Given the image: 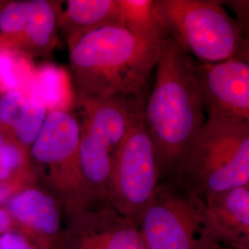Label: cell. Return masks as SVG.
Masks as SVG:
<instances>
[{
	"label": "cell",
	"mask_w": 249,
	"mask_h": 249,
	"mask_svg": "<svg viewBox=\"0 0 249 249\" xmlns=\"http://www.w3.org/2000/svg\"><path fill=\"white\" fill-rule=\"evenodd\" d=\"M48 112L42 101L19 89H7L0 98V125L27 150L40 133Z\"/></svg>",
	"instance_id": "4fadbf2b"
},
{
	"label": "cell",
	"mask_w": 249,
	"mask_h": 249,
	"mask_svg": "<svg viewBox=\"0 0 249 249\" xmlns=\"http://www.w3.org/2000/svg\"><path fill=\"white\" fill-rule=\"evenodd\" d=\"M124 29L149 45H160L167 37L155 9V0H118Z\"/></svg>",
	"instance_id": "e0dca14e"
},
{
	"label": "cell",
	"mask_w": 249,
	"mask_h": 249,
	"mask_svg": "<svg viewBox=\"0 0 249 249\" xmlns=\"http://www.w3.org/2000/svg\"><path fill=\"white\" fill-rule=\"evenodd\" d=\"M68 45L79 105L146 95L160 50L122 26L99 29Z\"/></svg>",
	"instance_id": "7a4b0ae2"
},
{
	"label": "cell",
	"mask_w": 249,
	"mask_h": 249,
	"mask_svg": "<svg viewBox=\"0 0 249 249\" xmlns=\"http://www.w3.org/2000/svg\"><path fill=\"white\" fill-rule=\"evenodd\" d=\"M155 148L144 113L130 125L113 160L107 203L135 223L160 185Z\"/></svg>",
	"instance_id": "52a82bcc"
},
{
	"label": "cell",
	"mask_w": 249,
	"mask_h": 249,
	"mask_svg": "<svg viewBox=\"0 0 249 249\" xmlns=\"http://www.w3.org/2000/svg\"><path fill=\"white\" fill-rule=\"evenodd\" d=\"M61 2L30 0V13L18 51L29 56L50 57L57 42Z\"/></svg>",
	"instance_id": "9a60e30c"
},
{
	"label": "cell",
	"mask_w": 249,
	"mask_h": 249,
	"mask_svg": "<svg viewBox=\"0 0 249 249\" xmlns=\"http://www.w3.org/2000/svg\"><path fill=\"white\" fill-rule=\"evenodd\" d=\"M146 95L116 97L79 105L83 111L80 124V167L97 203H107L113 160L134 120L144 113Z\"/></svg>",
	"instance_id": "8992f818"
},
{
	"label": "cell",
	"mask_w": 249,
	"mask_h": 249,
	"mask_svg": "<svg viewBox=\"0 0 249 249\" xmlns=\"http://www.w3.org/2000/svg\"><path fill=\"white\" fill-rule=\"evenodd\" d=\"M196 85L208 117L249 122V58L217 63L193 61Z\"/></svg>",
	"instance_id": "9c48e42d"
},
{
	"label": "cell",
	"mask_w": 249,
	"mask_h": 249,
	"mask_svg": "<svg viewBox=\"0 0 249 249\" xmlns=\"http://www.w3.org/2000/svg\"><path fill=\"white\" fill-rule=\"evenodd\" d=\"M155 9L167 36L197 62L249 58L246 32L222 1L155 0Z\"/></svg>",
	"instance_id": "277c9868"
},
{
	"label": "cell",
	"mask_w": 249,
	"mask_h": 249,
	"mask_svg": "<svg viewBox=\"0 0 249 249\" xmlns=\"http://www.w3.org/2000/svg\"><path fill=\"white\" fill-rule=\"evenodd\" d=\"M13 195L12 191L3 185H0V206H3L9 199V196Z\"/></svg>",
	"instance_id": "cb8c5ba5"
},
{
	"label": "cell",
	"mask_w": 249,
	"mask_h": 249,
	"mask_svg": "<svg viewBox=\"0 0 249 249\" xmlns=\"http://www.w3.org/2000/svg\"><path fill=\"white\" fill-rule=\"evenodd\" d=\"M15 228L37 249H62L65 225L62 205L40 185L24 187L3 205Z\"/></svg>",
	"instance_id": "8fae6325"
},
{
	"label": "cell",
	"mask_w": 249,
	"mask_h": 249,
	"mask_svg": "<svg viewBox=\"0 0 249 249\" xmlns=\"http://www.w3.org/2000/svg\"><path fill=\"white\" fill-rule=\"evenodd\" d=\"M0 249H37L26 236L13 228L0 235Z\"/></svg>",
	"instance_id": "ffe728a7"
},
{
	"label": "cell",
	"mask_w": 249,
	"mask_h": 249,
	"mask_svg": "<svg viewBox=\"0 0 249 249\" xmlns=\"http://www.w3.org/2000/svg\"><path fill=\"white\" fill-rule=\"evenodd\" d=\"M109 26H122L118 0H69L59 18L67 43Z\"/></svg>",
	"instance_id": "5bb4252c"
},
{
	"label": "cell",
	"mask_w": 249,
	"mask_h": 249,
	"mask_svg": "<svg viewBox=\"0 0 249 249\" xmlns=\"http://www.w3.org/2000/svg\"><path fill=\"white\" fill-rule=\"evenodd\" d=\"M232 10L237 15V22L246 32V26L249 28V1H230Z\"/></svg>",
	"instance_id": "44dd1931"
},
{
	"label": "cell",
	"mask_w": 249,
	"mask_h": 249,
	"mask_svg": "<svg viewBox=\"0 0 249 249\" xmlns=\"http://www.w3.org/2000/svg\"><path fill=\"white\" fill-rule=\"evenodd\" d=\"M193 61L171 37H165L155 67V83L144 108L160 178H169L168 184L177 187L188 151L206 121Z\"/></svg>",
	"instance_id": "6da1fadb"
},
{
	"label": "cell",
	"mask_w": 249,
	"mask_h": 249,
	"mask_svg": "<svg viewBox=\"0 0 249 249\" xmlns=\"http://www.w3.org/2000/svg\"><path fill=\"white\" fill-rule=\"evenodd\" d=\"M66 218L62 249H144L137 223L108 203Z\"/></svg>",
	"instance_id": "30bf717a"
},
{
	"label": "cell",
	"mask_w": 249,
	"mask_h": 249,
	"mask_svg": "<svg viewBox=\"0 0 249 249\" xmlns=\"http://www.w3.org/2000/svg\"><path fill=\"white\" fill-rule=\"evenodd\" d=\"M13 228L15 225L10 215L3 206H0V235Z\"/></svg>",
	"instance_id": "603a6c76"
},
{
	"label": "cell",
	"mask_w": 249,
	"mask_h": 249,
	"mask_svg": "<svg viewBox=\"0 0 249 249\" xmlns=\"http://www.w3.org/2000/svg\"><path fill=\"white\" fill-rule=\"evenodd\" d=\"M4 91H5V89H4V86H3V83H2V81H1V80H0V98H1L2 94L4 93Z\"/></svg>",
	"instance_id": "d4e9b609"
},
{
	"label": "cell",
	"mask_w": 249,
	"mask_h": 249,
	"mask_svg": "<svg viewBox=\"0 0 249 249\" xmlns=\"http://www.w3.org/2000/svg\"><path fill=\"white\" fill-rule=\"evenodd\" d=\"M30 13V0L6 1L0 10V50L18 51Z\"/></svg>",
	"instance_id": "ac0fdd59"
},
{
	"label": "cell",
	"mask_w": 249,
	"mask_h": 249,
	"mask_svg": "<svg viewBox=\"0 0 249 249\" xmlns=\"http://www.w3.org/2000/svg\"><path fill=\"white\" fill-rule=\"evenodd\" d=\"M0 185L16 193L24 187L39 185L30 160L29 150L0 125Z\"/></svg>",
	"instance_id": "2e32d148"
},
{
	"label": "cell",
	"mask_w": 249,
	"mask_h": 249,
	"mask_svg": "<svg viewBox=\"0 0 249 249\" xmlns=\"http://www.w3.org/2000/svg\"><path fill=\"white\" fill-rule=\"evenodd\" d=\"M37 92L34 96L43 102L48 111L67 110L70 101L67 78L54 67H44L36 74Z\"/></svg>",
	"instance_id": "d6986e66"
},
{
	"label": "cell",
	"mask_w": 249,
	"mask_h": 249,
	"mask_svg": "<svg viewBox=\"0 0 249 249\" xmlns=\"http://www.w3.org/2000/svg\"><path fill=\"white\" fill-rule=\"evenodd\" d=\"M249 186V122L208 117L185 160L180 187L204 198Z\"/></svg>",
	"instance_id": "3957f363"
},
{
	"label": "cell",
	"mask_w": 249,
	"mask_h": 249,
	"mask_svg": "<svg viewBox=\"0 0 249 249\" xmlns=\"http://www.w3.org/2000/svg\"><path fill=\"white\" fill-rule=\"evenodd\" d=\"M80 134L69 110H51L29 150L38 184L59 200L65 216L98 206L80 167Z\"/></svg>",
	"instance_id": "5b68a950"
},
{
	"label": "cell",
	"mask_w": 249,
	"mask_h": 249,
	"mask_svg": "<svg viewBox=\"0 0 249 249\" xmlns=\"http://www.w3.org/2000/svg\"><path fill=\"white\" fill-rule=\"evenodd\" d=\"M136 223L144 249H196L208 229L203 200L170 184L159 185Z\"/></svg>",
	"instance_id": "ba28073f"
},
{
	"label": "cell",
	"mask_w": 249,
	"mask_h": 249,
	"mask_svg": "<svg viewBox=\"0 0 249 249\" xmlns=\"http://www.w3.org/2000/svg\"><path fill=\"white\" fill-rule=\"evenodd\" d=\"M5 2H6V1H2V0H0V10H1V9H2V7L4 6Z\"/></svg>",
	"instance_id": "484cf974"
},
{
	"label": "cell",
	"mask_w": 249,
	"mask_h": 249,
	"mask_svg": "<svg viewBox=\"0 0 249 249\" xmlns=\"http://www.w3.org/2000/svg\"><path fill=\"white\" fill-rule=\"evenodd\" d=\"M196 249H231L217 240L207 229L201 236Z\"/></svg>",
	"instance_id": "7402d4cb"
},
{
	"label": "cell",
	"mask_w": 249,
	"mask_h": 249,
	"mask_svg": "<svg viewBox=\"0 0 249 249\" xmlns=\"http://www.w3.org/2000/svg\"><path fill=\"white\" fill-rule=\"evenodd\" d=\"M203 200L208 230L231 249H249V186L208 195Z\"/></svg>",
	"instance_id": "7c38bea8"
}]
</instances>
